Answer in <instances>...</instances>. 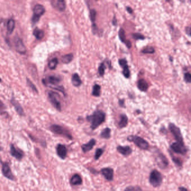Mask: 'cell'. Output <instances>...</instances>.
<instances>
[{
	"mask_svg": "<svg viewBox=\"0 0 191 191\" xmlns=\"http://www.w3.org/2000/svg\"><path fill=\"white\" fill-rule=\"evenodd\" d=\"M105 114L102 111L98 110L95 112L92 115L86 117L87 120L91 123V129L95 130L97 129L105 121Z\"/></svg>",
	"mask_w": 191,
	"mask_h": 191,
	"instance_id": "1",
	"label": "cell"
},
{
	"mask_svg": "<svg viewBox=\"0 0 191 191\" xmlns=\"http://www.w3.org/2000/svg\"><path fill=\"white\" fill-rule=\"evenodd\" d=\"M61 81L60 78L55 76H49L43 79V83L47 86L52 89L59 90L62 93H64V89L62 86L58 85V84Z\"/></svg>",
	"mask_w": 191,
	"mask_h": 191,
	"instance_id": "2",
	"label": "cell"
},
{
	"mask_svg": "<svg viewBox=\"0 0 191 191\" xmlns=\"http://www.w3.org/2000/svg\"><path fill=\"white\" fill-rule=\"evenodd\" d=\"M127 140L134 143L137 147L142 150H148L149 147V143L141 137L137 135H130L128 137Z\"/></svg>",
	"mask_w": 191,
	"mask_h": 191,
	"instance_id": "3",
	"label": "cell"
},
{
	"mask_svg": "<svg viewBox=\"0 0 191 191\" xmlns=\"http://www.w3.org/2000/svg\"><path fill=\"white\" fill-rule=\"evenodd\" d=\"M162 176L159 171L155 169L151 171L149 176V182L152 186L154 187L160 186L162 183Z\"/></svg>",
	"mask_w": 191,
	"mask_h": 191,
	"instance_id": "4",
	"label": "cell"
},
{
	"mask_svg": "<svg viewBox=\"0 0 191 191\" xmlns=\"http://www.w3.org/2000/svg\"><path fill=\"white\" fill-rule=\"evenodd\" d=\"M50 130L55 134L66 137L69 140L73 139L72 135L70 133V132H69L68 131L67 129H64V127H61V126L57 125V124H53L50 127Z\"/></svg>",
	"mask_w": 191,
	"mask_h": 191,
	"instance_id": "5",
	"label": "cell"
},
{
	"mask_svg": "<svg viewBox=\"0 0 191 191\" xmlns=\"http://www.w3.org/2000/svg\"><path fill=\"white\" fill-rule=\"evenodd\" d=\"M45 10L44 7L40 4H37L33 8V16L31 19L32 25H35L40 19V18L45 13Z\"/></svg>",
	"mask_w": 191,
	"mask_h": 191,
	"instance_id": "6",
	"label": "cell"
},
{
	"mask_svg": "<svg viewBox=\"0 0 191 191\" xmlns=\"http://www.w3.org/2000/svg\"><path fill=\"white\" fill-rule=\"evenodd\" d=\"M154 157L157 165L161 168H165L168 165V161L167 157L159 150L154 151Z\"/></svg>",
	"mask_w": 191,
	"mask_h": 191,
	"instance_id": "7",
	"label": "cell"
},
{
	"mask_svg": "<svg viewBox=\"0 0 191 191\" xmlns=\"http://www.w3.org/2000/svg\"><path fill=\"white\" fill-rule=\"evenodd\" d=\"M169 129L171 131V133L173 135L175 139L177 140L178 143H180L181 145H184L183 136L179 128L176 126L174 123H169Z\"/></svg>",
	"mask_w": 191,
	"mask_h": 191,
	"instance_id": "8",
	"label": "cell"
},
{
	"mask_svg": "<svg viewBox=\"0 0 191 191\" xmlns=\"http://www.w3.org/2000/svg\"><path fill=\"white\" fill-rule=\"evenodd\" d=\"M48 98L50 103L58 111L61 110V104L59 100V96L54 91H49L48 93Z\"/></svg>",
	"mask_w": 191,
	"mask_h": 191,
	"instance_id": "9",
	"label": "cell"
},
{
	"mask_svg": "<svg viewBox=\"0 0 191 191\" xmlns=\"http://www.w3.org/2000/svg\"><path fill=\"white\" fill-rule=\"evenodd\" d=\"M14 44L16 51L21 55H25L26 53V48L22 40L18 36L14 38Z\"/></svg>",
	"mask_w": 191,
	"mask_h": 191,
	"instance_id": "10",
	"label": "cell"
},
{
	"mask_svg": "<svg viewBox=\"0 0 191 191\" xmlns=\"http://www.w3.org/2000/svg\"><path fill=\"white\" fill-rule=\"evenodd\" d=\"M56 152L58 156L61 159L64 160L67 156V149L66 146L63 144H58L56 147Z\"/></svg>",
	"mask_w": 191,
	"mask_h": 191,
	"instance_id": "11",
	"label": "cell"
},
{
	"mask_svg": "<svg viewBox=\"0 0 191 191\" xmlns=\"http://www.w3.org/2000/svg\"><path fill=\"white\" fill-rule=\"evenodd\" d=\"M2 172L3 175L7 179L11 180H14V175L12 173V171L9 165L7 163H5L2 164Z\"/></svg>",
	"mask_w": 191,
	"mask_h": 191,
	"instance_id": "12",
	"label": "cell"
},
{
	"mask_svg": "<svg viewBox=\"0 0 191 191\" xmlns=\"http://www.w3.org/2000/svg\"><path fill=\"white\" fill-rule=\"evenodd\" d=\"M171 149L176 153L184 155L187 152V149L184 145H181L178 143H172L171 146Z\"/></svg>",
	"mask_w": 191,
	"mask_h": 191,
	"instance_id": "13",
	"label": "cell"
},
{
	"mask_svg": "<svg viewBox=\"0 0 191 191\" xmlns=\"http://www.w3.org/2000/svg\"><path fill=\"white\" fill-rule=\"evenodd\" d=\"M114 169L111 168H104L101 170V173L108 181H112L114 179Z\"/></svg>",
	"mask_w": 191,
	"mask_h": 191,
	"instance_id": "14",
	"label": "cell"
},
{
	"mask_svg": "<svg viewBox=\"0 0 191 191\" xmlns=\"http://www.w3.org/2000/svg\"><path fill=\"white\" fill-rule=\"evenodd\" d=\"M10 154L12 157L16 158L18 160H21L24 157V154L20 150L17 149L13 144L10 146Z\"/></svg>",
	"mask_w": 191,
	"mask_h": 191,
	"instance_id": "15",
	"label": "cell"
},
{
	"mask_svg": "<svg viewBox=\"0 0 191 191\" xmlns=\"http://www.w3.org/2000/svg\"><path fill=\"white\" fill-rule=\"evenodd\" d=\"M116 149L120 154H121L124 157H128L132 152V150L129 146H123L121 145H119L116 147Z\"/></svg>",
	"mask_w": 191,
	"mask_h": 191,
	"instance_id": "16",
	"label": "cell"
},
{
	"mask_svg": "<svg viewBox=\"0 0 191 191\" xmlns=\"http://www.w3.org/2000/svg\"><path fill=\"white\" fill-rule=\"evenodd\" d=\"M52 5L56 10L63 11L66 7V2L63 0H53L51 1Z\"/></svg>",
	"mask_w": 191,
	"mask_h": 191,
	"instance_id": "17",
	"label": "cell"
},
{
	"mask_svg": "<svg viewBox=\"0 0 191 191\" xmlns=\"http://www.w3.org/2000/svg\"><path fill=\"white\" fill-rule=\"evenodd\" d=\"M11 103L12 105L14 106V108L19 115H20V116H22L24 115V111L22 106L19 103V102L15 99L13 96L11 99Z\"/></svg>",
	"mask_w": 191,
	"mask_h": 191,
	"instance_id": "18",
	"label": "cell"
},
{
	"mask_svg": "<svg viewBox=\"0 0 191 191\" xmlns=\"http://www.w3.org/2000/svg\"><path fill=\"white\" fill-rule=\"evenodd\" d=\"M96 143V141L94 138L91 139L87 143L83 144L81 146V149L83 152L86 153L92 150Z\"/></svg>",
	"mask_w": 191,
	"mask_h": 191,
	"instance_id": "19",
	"label": "cell"
},
{
	"mask_svg": "<svg viewBox=\"0 0 191 191\" xmlns=\"http://www.w3.org/2000/svg\"><path fill=\"white\" fill-rule=\"evenodd\" d=\"M120 65L123 67V74L126 78H129L130 75V70L127 64V61L125 59H122L119 60Z\"/></svg>",
	"mask_w": 191,
	"mask_h": 191,
	"instance_id": "20",
	"label": "cell"
},
{
	"mask_svg": "<svg viewBox=\"0 0 191 191\" xmlns=\"http://www.w3.org/2000/svg\"><path fill=\"white\" fill-rule=\"evenodd\" d=\"M70 183L72 185H79L82 184V179L81 177L78 174H74L70 180Z\"/></svg>",
	"mask_w": 191,
	"mask_h": 191,
	"instance_id": "21",
	"label": "cell"
},
{
	"mask_svg": "<svg viewBox=\"0 0 191 191\" xmlns=\"http://www.w3.org/2000/svg\"><path fill=\"white\" fill-rule=\"evenodd\" d=\"M137 87L142 91H146L149 88V85L144 79H140L137 82Z\"/></svg>",
	"mask_w": 191,
	"mask_h": 191,
	"instance_id": "22",
	"label": "cell"
},
{
	"mask_svg": "<svg viewBox=\"0 0 191 191\" xmlns=\"http://www.w3.org/2000/svg\"><path fill=\"white\" fill-rule=\"evenodd\" d=\"M15 27V21L14 19H10L7 21V34L11 35L14 32Z\"/></svg>",
	"mask_w": 191,
	"mask_h": 191,
	"instance_id": "23",
	"label": "cell"
},
{
	"mask_svg": "<svg viewBox=\"0 0 191 191\" xmlns=\"http://www.w3.org/2000/svg\"><path fill=\"white\" fill-rule=\"evenodd\" d=\"M128 123V118L125 114H121L120 116V120L118 123V126L120 129L125 127Z\"/></svg>",
	"mask_w": 191,
	"mask_h": 191,
	"instance_id": "24",
	"label": "cell"
},
{
	"mask_svg": "<svg viewBox=\"0 0 191 191\" xmlns=\"http://www.w3.org/2000/svg\"><path fill=\"white\" fill-rule=\"evenodd\" d=\"M72 84L73 85V86H75V87L79 86L82 84L81 80L79 75H78L77 74H75L72 76Z\"/></svg>",
	"mask_w": 191,
	"mask_h": 191,
	"instance_id": "25",
	"label": "cell"
},
{
	"mask_svg": "<svg viewBox=\"0 0 191 191\" xmlns=\"http://www.w3.org/2000/svg\"><path fill=\"white\" fill-rule=\"evenodd\" d=\"M33 35H34L35 37L37 39L41 40V39L43 38V37L44 36V33L42 30L36 27L35 29L34 30L33 32Z\"/></svg>",
	"mask_w": 191,
	"mask_h": 191,
	"instance_id": "26",
	"label": "cell"
},
{
	"mask_svg": "<svg viewBox=\"0 0 191 191\" xmlns=\"http://www.w3.org/2000/svg\"><path fill=\"white\" fill-rule=\"evenodd\" d=\"M111 129L107 127L101 132L100 136L102 138L107 139V140L109 139L111 137Z\"/></svg>",
	"mask_w": 191,
	"mask_h": 191,
	"instance_id": "27",
	"label": "cell"
},
{
	"mask_svg": "<svg viewBox=\"0 0 191 191\" xmlns=\"http://www.w3.org/2000/svg\"><path fill=\"white\" fill-rule=\"evenodd\" d=\"M73 55H72V53L67 54V55H64L62 57L61 61L63 63L68 64L73 60Z\"/></svg>",
	"mask_w": 191,
	"mask_h": 191,
	"instance_id": "28",
	"label": "cell"
},
{
	"mask_svg": "<svg viewBox=\"0 0 191 191\" xmlns=\"http://www.w3.org/2000/svg\"><path fill=\"white\" fill-rule=\"evenodd\" d=\"M101 94V86L97 84H96L93 86L92 95L95 96H99Z\"/></svg>",
	"mask_w": 191,
	"mask_h": 191,
	"instance_id": "29",
	"label": "cell"
},
{
	"mask_svg": "<svg viewBox=\"0 0 191 191\" xmlns=\"http://www.w3.org/2000/svg\"><path fill=\"white\" fill-rule=\"evenodd\" d=\"M58 63V59L56 58H54L49 62L48 64L49 68L51 70H54L55 68H56Z\"/></svg>",
	"mask_w": 191,
	"mask_h": 191,
	"instance_id": "30",
	"label": "cell"
},
{
	"mask_svg": "<svg viewBox=\"0 0 191 191\" xmlns=\"http://www.w3.org/2000/svg\"><path fill=\"white\" fill-rule=\"evenodd\" d=\"M26 83H27V86L31 89L33 91H34L36 93H38V90L36 88V87L35 86L34 84L30 81L28 78H26Z\"/></svg>",
	"mask_w": 191,
	"mask_h": 191,
	"instance_id": "31",
	"label": "cell"
},
{
	"mask_svg": "<svg viewBox=\"0 0 191 191\" xmlns=\"http://www.w3.org/2000/svg\"><path fill=\"white\" fill-rule=\"evenodd\" d=\"M119 38L120 39L121 41H123V43H126V41H127L128 40L126 39V37H125V31L123 29H121L119 32Z\"/></svg>",
	"mask_w": 191,
	"mask_h": 191,
	"instance_id": "32",
	"label": "cell"
},
{
	"mask_svg": "<svg viewBox=\"0 0 191 191\" xmlns=\"http://www.w3.org/2000/svg\"><path fill=\"white\" fill-rule=\"evenodd\" d=\"M155 49L152 47H148L144 48L142 51V53L145 54H153L155 53Z\"/></svg>",
	"mask_w": 191,
	"mask_h": 191,
	"instance_id": "33",
	"label": "cell"
},
{
	"mask_svg": "<svg viewBox=\"0 0 191 191\" xmlns=\"http://www.w3.org/2000/svg\"><path fill=\"white\" fill-rule=\"evenodd\" d=\"M104 152V150H103L102 149H97V150H96L95 154V159L96 160H97L100 159V157L102 156Z\"/></svg>",
	"mask_w": 191,
	"mask_h": 191,
	"instance_id": "34",
	"label": "cell"
},
{
	"mask_svg": "<svg viewBox=\"0 0 191 191\" xmlns=\"http://www.w3.org/2000/svg\"><path fill=\"white\" fill-rule=\"evenodd\" d=\"M124 191H142V188L139 186L130 185L125 188Z\"/></svg>",
	"mask_w": 191,
	"mask_h": 191,
	"instance_id": "35",
	"label": "cell"
},
{
	"mask_svg": "<svg viewBox=\"0 0 191 191\" xmlns=\"http://www.w3.org/2000/svg\"><path fill=\"white\" fill-rule=\"evenodd\" d=\"M184 81L188 84H191V73L190 72H185L184 74Z\"/></svg>",
	"mask_w": 191,
	"mask_h": 191,
	"instance_id": "36",
	"label": "cell"
},
{
	"mask_svg": "<svg viewBox=\"0 0 191 191\" xmlns=\"http://www.w3.org/2000/svg\"><path fill=\"white\" fill-rule=\"evenodd\" d=\"M105 69H106V67H105L104 63H101L98 67V73L101 76H103L105 74Z\"/></svg>",
	"mask_w": 191,
	"mask_h": 191,
	"instance_id": "37",
	"label": "cell"
},
{
	"mask_svg": "<svg viewBox=\"0 0 191 191\" xmlns=\"http://www.w3.org/2000/svg\"><path fill=\"white\" fill-rule=\"evenodd\" d=\"M90 19L92 21V22H94L96 20V11L95 10L92 9L90 11Z\"/></svg>",
	"mask_w": 191,
	"mask_h": 191,
	"instance_id": "38",
	"label": "cell"
},
{
	"mask_svg": "<svg viewBox=\"0 0 191 191\" xmlns=\"http://www.w3.org/2000/svg\"><path fill=\"white\" fill-rule=\"evenodd\" d=\"M6 108V107L5 105L2 102L1 100H0V114H3L6 112L5 111V109Z\"/></svg>",
	"mask_w": 191,
	"mask_h": 191,
	"instance_id": "39",
	"label": "cell"
},
{
	"mask_svg": "<svg viewBox=\"0 0 191 191\" xmlns=\"http://www.w3.org/2000/svg\"><path fill=\"white\" fill-rule=\"evenodd\" d=\"M171 158H172V160L173 161L176 163V164L178 166H182V162L179 160V159H178L177 157H173L172 155H171Z\"/></svg>",
	"mask_w": 191,
	"mask_h": 191,
	"instance_id": "40",
	"label": "cell"
},
{
	"mask_svg": "<svg viewBox=\"0 0 191 191\" xmlns=\"http://www.w3.org/2000/svg\"><path fill=\"white\" fill-rule=\"evenodd\" d=\"M133 38L135 39H142L143 40L145 39V37H144L142 34H140V33H134L132 35Z\"/></svg>",
	"mask_w": 191,
	"mask_h": 191,
	"instance_id": "41",
	"label": "cell"
},
{
	"mask_svg": "<svg viewBox=\"0 0 191 191\" xmlns=\"http://www.w3.org/2000/svg\"><path fill=\"white\" fill-rule=\"evenodd\" d=\"M185 33L187 35H188V36H190L191 37V25L185 27Z\"/></svg>",
	"mask_w": 191,
	"mask_h": 191,
	"instance_id": "42",
	"label": "cell"
},
{
	"mask_svg": "<svg viewBox=\"0 0 191 191\" xmlns=\"http://www.w3.org/2000/svg\"><path fill=\"white\" fill-rule=\"evenodd\" d=\"M125 44H126V46H127L128 48H130V47H131V42H130L129 41H126Z\"/></svg>",
	"mask_w": 191,
	"mask_h": 191,
	"instance_id": "43",
	"label": "cell"
},
{
	"mask_svg": "<svg viewBox=\"0 0 191 191\" xmlns=\"http://www.w3.org/2000/svg\"><path fill=\"white\" fill-rule=\"evenodd\" d=\"M126 10H127V11H128L130 14H132V8H131L130 7H127V8H126Z\"/></svg>",
	"mask_w": 191,
	"mask_h": 191,
	"instance_id": "44",
	"label": "cell"
},
{
	"mask_svg": "<svg viewBox=\"0 0 191 191\" xmlns=\"http://www.w3.org/2000/svg\"><path fill=\"white\" fill-rule=\"evenodd\" d=\"M179 191H188V190L186 188H185L183 187H179Z\"/></svg>",
	"mask_w": 191,
	"mask_h": 191,
	"instance_id": "45",
	"label": "cell"
},
{
	"mask_svg": "<svg viewBox=\"0 0 191 191\" xmlns=\"http://www.w3.org/2000/svg\"><path fill=\"white\" fill-rule=\"evenodd\" d=\"M114 20H115V21H113V24H114V25H116V19H115V18H114Z\"/></svg>",
	"mask_w": 191,
	"mask_h": 191,
	"instance_id": "46",
	"label": "cell"
},
{
	"mask_svg": "<svg viewBox=\"0 0 191 191\" xmlns=\"http://www.w3.org/2000/svg\"><path fill=\"white\" fill-rule=\"evenodd\" d=\"M2 81V79L0 78V82H1Z\"/></svg>",
	"mask_w": 191,
	"mask_h": 191,
	"instance_id": "47",
	"label": "cell"
},
{
	"mask_svg": "<svg viewBox=\"0 0 191 191\" xmlns=\"http://www.w3.org/2000/svg\"><path fill=\"white\" fill-rule=\"evenodd\" d=\"M190 2H191V1H190Z\"/></svg>",
	"mask_w": 191,
	"mask_h": 191,
	"instance_id": "48",
	"label": "cell"
}]
</instances>
